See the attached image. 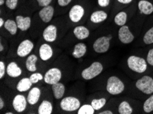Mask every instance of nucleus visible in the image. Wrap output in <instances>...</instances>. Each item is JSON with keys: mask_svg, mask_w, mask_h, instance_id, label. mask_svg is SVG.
I'll return each instance as SVG.
<instances>
[{"mask_svg": "<svg viewBox=\"0 0 153 114\" xmlns=\"http://www.w3.org/2000/svg\"><path fill=\"white\" fill-rule=\"evenodd\" d=\"M108 17L107 13L104 10H96L90 16V21L95 24H98L105 21Z\"/></svg>", "mask_w": 153, "mask_h": 114, "instance_id": "22", "label": "nucleus"}, {"mask_svg": "<svg viewBox=\"0 0 153 114\" xmlns=\"http://www.w3.org/2000/svg\"><path fill=\"white\" fill-rule=\"evenodd\" d=\"M22 69L19 66L17 62H11L7 66L6 74L11 78H18L22 74Z\"/></svg>", "mask_w": 153, "mask_h": 114, "instance_id": "16", "label": "nucleus"}, {"mask_svg": "<svg viewBox=\"0 0 153 114\" xmlns=\"http://www.w3.org/2000/svg\"><path fill=\"white\" fill-rule=\"evenodd\" d=\"M54 51L48 43H43L40 46L39 49V55L40 59L43 62H47L52 57Z\"/></svg>", "mask_w": 153, "mask_h": 114, "instance_id": "13", "label": "nucleus"}, {"mask_svg": "<svg viewBox=\"0 0 153 114\" xmlns=\"http://www.w3.org/2000/svg\"><path fill=\"white\" fill-rule=\"evenodd\" d=\"M113 36L111 34L99 37L94 41L93 44L94 51L97 53H105L109 50L111 46V40H112Z\"/></svg>", "mask_w": 153, "mask_h": 114, "instance_id": "4", "label": "nucleus"}, {"mask_svg": "<svg viewBox=\"0 0 153 114\" xmlns=\"http://www.w3.org/2000/svg\"><path fill=\"white\" fill-rule=\"evenodd\" d=\"M96 110L93 107L91 104H85L80 106L78 109V114H94Z\"/></svg>", "mask_w": 153, "mask_h": 114, "instance_id": "30", "label": "nucleus"}, {"mask_svg": "<svg viewBox=\"0 0 153 114\" xmlns=\"http://www.w3.org/2000/svg\"><path fill=\"white\" fill-rule=\"evenodd\" d=\"M52 90L55 99H62L65 93V85L61 82H58L52 85Z\"/></svg>", "mask_w": 153, "mask_h": 114, "instance_id": "20", "label": "nucleus"}, {"mask_svg": "<svg viewBox=\"0 0 153 114\" xmlns=\"http://www.w3.org/2000/svg\"><path fill=\"white\" fill-rule=\"evenodd\" d=\"M146 61L148 64H149L150 66H153V48L150 49L148 51L146 56Z\"/></svg>", "mask_w": 153, "mask_h": 114, "instance_id": "36", "label": "nucleus"}, {"mask_svg": "<svg viewBox=\"0 0 153 114\" xmlns=\"http://www.w3.org/2000/svg\"><path fill=\"white\" fill-rule=\"evenodd\" d=\"M118 39L124 45H128L133 42L135 36L130 30L128 25H123L118 30Z\"/></svg>", "mask_w": 153, "mask_h": 114, "instance_id": "8", "label": "nucleus"}, {"mask_svg": "<svg viewBox=\"0 0 153 114\" xmlns=\"http://www.w3.org/2000/svg\"><path fill=\"white\" fill-rule=\"evenodd\" d=\"M62 74L61 70L56 67H54V68H51L48 70L46 73L44 74L43 81L46 84L52 85L58 82H60L62 79Z\"/></svg>", "mask_w": 153, "mask_h": 114, "instance_id": "7", "label": "nucleus"}, {"mask_svg": "<svg viewBox=\"0 0 153 114\" xmlns=\"http://www.w3.org/2000/svg\"><path fill=\"white\" fill-rule=\"evenodd\" d=\"M5 107V102H4L2 96L0 97V110H2Z\"/></svg>", "mask_w": 153, "mask_h": 114, "instance_id": "40", "label": "nucleus"}, {"mask_svg": "<svg viewBox=\"0 0 153 114\" xmlns=\"http://www.w3.org/2000/svg\"><path fill=\"white\" fill-rule=\"evenodd\" d=\"M127 66L134 73L142 74L148 69V62L146 60L137 55H131L127 59Z\"/></svg>", "mask_w": 153, "mask_h": 114, "instance_id": "1", "label": "nucleus"}, {"mask_svg": "<svg viewBox=\"0 0 153 114\" xmlns=\"http://www.w3.org/2000/svg\"><path fill=\"white\" fill-rule=\"evenodd\" d=\"M72 0H57L58 4L61 7L68 6Z\"/></svg>", "mask_w": 153, "mask_h": 114, "instance_id": "39", "label": "nucleus"}, {"mask_svg": "<svg viewBox=\"0 0 153 114\" xmlns=\"http://www.w3.org/2000/svg\"><path fill=\"white\" fill-rule=\"evenodd\" d=\"M104 67L101 62H94L89 66L85 68L81 73V76L85 80H91L102 73Z\"/></svg>", "mask_w": 153, "mask_h": 114, "instance_id": "3", "label": "nucleus"}, {"mask_svg": "<svg viewBox=\"0 0 153 114\" xmlns=\"http://www.w3.org/2000/svg\"><path fill=\"white\" fill-rule=\"evenodd\" d=\"M4 27L12 36H15L17 34L19 28L16 21L10 19V18L7 19L5 21V23H4Z\"/></svg>", "mask_w": 153, "mask_h": 114, "instance_id": "26", "label": "nucleus"}, {"mask_svg": "<svg viewBox=\"0 0 153 114\" xmlns=\"http://www.w3.org/2000/svg\"><path fill=\"white\" fill-rule=\"evenodd\" d=\"M6 68L7 66H6L5 62L3 61L0 62V79H2L6 74Z\"/></svg>", "mask_w": 153, "mask_h": 114, "instance_id": "35", "label": "nucleus"}, {"mask_svg": "<svg viewBox=\"0 0 153 114\" xmlns=\"http://www.w3.org/2000/svg\"><path fill=\"white\" fill-rule=\"evenodd\" d=\"M13 107L14 110L17 113H22L25 111L27 107V98L23 94H17L13 98Z\"/></svg>", "mask_w": 153, "mask_h": 114, "instance_id": "11", "label": "nucleus"}, {"mask_svg": "<svg viewBox=\"0 0 153 114\" xmlns=\"http://www.w3.org/2000/svg\"><path fill=\"white\" fill-rule=\"evenodd\" d=\"M5 3L6 1L4 0H0V6H3Z\"/></svg>", "mask_w": 153, "mask_h": 114, "instance_id": "45", "label": "nucleus"}, {"mask_svg": "<svg viewBox=\"0 0 153 114\" xmlns=\"http://www.w3.org/2000/svg\"><path fill=\"white\" fill-rule=\"evenodd\" d=\"M106 103V99L104 98L94 99L91 101V104L96 111H100L103 108Z\"/></svg>", "mask_w": 153, "mask_h": 114, "instance_id": "29", "label": "nucleus"}, {"mask_svg": "<svg viewBox=\"0 0 153 114\" xmlns=\"http://www.w3.org/2000/svg\"><path fill=\"white\" fill-rule=\"evenodd\" d=\"M41 96V91L38 87H33L29 90L27 96V103L30 105H35Z\"/></svg>", "mask_w": 153, "mask_h": 114, "instance_id": "15", "label": "nucleus"}, {"mask_svg": "<svg viewBox=\"0 0 153 114\" xmlns=\"http://www.w3.org/2000/svg\"><path fill=\"white\" fill-rule=\"evenodd\" d=\"M106 90L108 94L116 96L124 91L125 84L118 76H111L106 81Z\"/></svg>", "mask_w": 153, "mask_h": 114, "instance_id": "2", "label": "nucleus"}, {"mask_svg": "<svg viewBox=\"0 0 153 114\" xmlns=\"http://www.w3.org/2000/svg\"><path fill=\"white\" fill-rule=\"evenodd\" d=\"M117 1L122 4H131L133 1V0H117Z\"/></svg>", "mask_w": 153, "mask_h": 114, "instance_id": "41", "label": "nucleus"}, {"mask_svg": "<svg viewBox=\"0 0 153 114\" xmlns=\"http://www.w3.org/2000/svg\"><path fill=\"white\" fill-rule=\"evenodd\" d=\"M43 79L44 75H43V74L40 73H36V72L32 73L31 75L30 76V79L31 80L32 83H33V84H36V83L39 82V81H43Z\"/></svg>", "mask_w": 153, "mask_h": 114, "instance_id": "33", "label": "nucleus"}, {"mask_svg": "<svg viewBox=\"0 0 153 114\" xmlns=\"http://www.w3.org/2000/svg\"><path fill=\"white\" fill-rule=\"evenodd\" d=\"M128 19V15L127 13L124 11H121L118 13L114 18V22L118 26L121 27L126 25Z\"/></svg>", "mask_w": 153, "mask_h": 114, "instance_id": "27", "label": "nucleus"}, {"mask_svg": "<svg viewBox=\"0 0 153 114\" xmlns=\"http://www.w3.org/2000/svg\"><path fill=\"white\" fill-rule=\"evenodd\" d=\"M138 9L140 13L150 15L153 13V4L147 0H140L138 2Z\"/></svg>", "mask_w": 153, "mask_h": 114, "instance_id": "21", "label": "nucleus"}, {"mask_svg": "<svg viewBox=\"0 0 153 114\" xmlns=\"http://www.w3.org/2000/svg\"><path fill=\"white\" fill-rule=\"evenodd\" d=\"M38 61V57L36 55L31 54L27 57L25 60V66L27 71L30 72V73H34L36 71V62Z\"/></svg>", "mask_w": 153, "mask_h": 114, "instance_id": "24", "label": "nucleus"}, {"mask_svg": "<svg viewBox=\"0 0 153 114\" xmlns=\"http://www.w3.org/2000/svg\"><path fill=\"white\" fill-rule=\"evenodd\" d=\"M85 13V10L82 6L80 4H75L71 7L69 12V18L74 23L80 22L83 18Z\"/></svg>", "mask_w": 153, "mask_h": 114, "instance_id": "10", "label": "nucleus"}, {"mask_svg": "<svg viewBox=\"0 0 153 114\" xmlns=\"http://www.w3.org/2000/svg\"><path fill=\"white\" fill-rule=\"evenodd\" d=\"M143 42L145 45H147L153 44V27L148 29L143 35Z\"/></svg>", "mask_w": 153, "mask_h": 114, "instance_id": "32", "label": "nucleus"}, {"mask_svg": "<svg viewBox=\"0 0 153 114\" xmlns=\"http://www.w3.org/2000/svg\"><path fill=\"white\" fill-rule=\"evenodd\" d=\"M58 37V29L56 25L51 24L48 25L43 32V38L48 43H54Z\"/></svg>", "mask_w": 153, "mask_h": 114, "instance_id": "12", "label": "nucleus"}, {"mask_svg": "<svg viewBox=\"0 0 153 114\" xmlns=\"http://www.w3.org/2000/svg\"><path fill=\"white\" fill-rule=\"evenodd\" d=\"M118 113L120 114H132L133 113V109L128 102L124 101L118 106Z\"/></svg>", "mask_w": 153, "mask_h": 114, "instance_id": "28", "label": "nucleus"}, {"mask_svg": "<svg viewBox=\"0 0 153 114\" xmlns=\"http://www.w3.org/2000/svg\"><path fill=\"white\" fill-rule=\"evenodd\" d=\"M87 52V46L84 43H78L74 46L72 56L76 59L84 57Z\"/></svg>", "mask_w": 153, "mask_h": 114, "instance_id": "19", "label": "nucleus"}, {"mask_svg": "<svg viewBox=\"0 0 153 114\" xmlns=\"http://www.w3.org/2000/svg\"><path fill=\"white\" fill-rule=\"evenodd\" d=\"M34 47V43L29 39H25L21 42L17 49V55L19 57H27L30 54Z\"/></svg>", "mask_w": 153, "mask_h": 114, "instance_id": "9", "label": "nucleus"}, {"mask_svg": "<svg viewBox=\"0 0 153 114\" xmlns=\"http://www.w3.org/2000/svg\"><path fill=\"white\" fill-rule=\"evenodd\" d=\"M98 114H113V112L111 110H104L100 111Z\"/></svg>", "mask_w": 153, "mask_h": 114, "instance_id": "42", "label": "nucleus"}, {"mask_svg": "<svg viewBox=\"0 0 153 114\" xmlns=\"http://www.w3.org/2000/svg\"><path fill=\"white\" fill-rule=\"evenodd\" d=\"M5 114H13L14 113H13L12 111H7V112H6V113H4Z\"/></svg>", "mask_w": 153, "mask_h": 114, "instance_id": "46", "label": "nucleus"}, {"mask_svg": "<svg viewBox=\"0 0 153 114\" xmlns=\"http://www.w3.org/2000/svg\"><path fill=\"white\" fill-rule=\"evenodd\" d=\"M4 50V47L3 46V44H2V43L1 42V43H0V51L2 52Z\"/></svg>", "mask_w": 153, "mask_h": 114, "instance_id": "44", "label": "nucleus"}, {"mask_svg": "<svg viewBox=\"0 0 153 114\" xmlns=\"http://www.w3.org/2000/svg\"><path fill=\"white\" fill-rule=\"evenodd\" d=\"M32 85L33 83L30 79V77H24L18 81L16 88L18 92H25L31 89Z\"/></svg>", "mask_w": 153, "mask_h": 114, "instance_id": "23", "label": "nucleus"}, {"mask_svg": "<svg viewBox=\"0 0 153 114\" xmlns=\"http://www.w3.org/2000/svg\"><path fill=\"white\" fill-rule=\"evenodd\" d=\"M37 3H38L39 6L42 7H45L50 5V4L52 3V0H36Z\"/></svg>", "mask_w": 153, "mask_h": 114, "instance_id": "37", "label": "nucleus"}, {"mask_svg": "<svg viewBox=\"0 0 153 114\" xmlns=\"http://www.w3.org/2000/svg\"><path fill=\"white\" fill-rule=\"evenodd\" d=\"M19 29L22 32L27 31L31 26V18L30 17H24L23 16L18 15L15 18Z\"/></svg>", "mask_w": 153, "mask_h": 114, "instance_id": "18", "label": "nucleus"}, {"mask_svg": "<svg viewBox=\"0 0 153 114\" xmlns=\"http://www.w3.org/2000/svg\"><path fill=\"white\" fill-rule=\"evenodd\" d=\"M73 34L78 40H83L89 36L90 31L87 27L84 26V25H78V26L74 27L73 29Z\"/></svg>", "mask_w": 153, "mask_h": 114, "instance_id": "17", "label": "nucleus"}, {"mask_svg": "<svg viewBox=\"0 0 153 114\" xmlns=\"http://www.w3.org/2000/svg\"><path fill=\"white\" fill-rule=\"evenodd\" d=\"M98 4L102 8H106L109 6L110 0H98Z\"/></svg>", "mask_w": 153, "mask_h": 114, "instance_id": "38", "label": "nucleus"}, {"mask_svg": "<svg viewBox=\"0 0 153 114\" xmlns=\"http://www.w3.org/2000/svg\"><path fill=\"white\" fill-rule=\"evenodd\" d=\"M19 0H6V6L10 10H15L17 7Z\"/></svg>", "mask_w": 153, "mask_h": 114, "instance_id": "34", "label": "nucleus"}, {"mask_svg": "<svg viewBox=\"0 0 153 114\" xmlns=\"http://www.w3.org/2000/svg\"><path fill=\"white\" fill-rule=\"evenodd\" d=\"M135 87L146 95L153 94V78L149 75H144L136 81Z\"/></svg>", "mask_w": 153, "mask_h": 114, "instance_id": "5", "label": "nucleus"}, {"mask_svg": "<svg viewBox=\"0 0 153 114\" xmlns=\"http://www.w3.org/2000/svg\"><path fill=\"white\" fill-rule=\"evenodd\" d=\"M54 15V8L52 6L43 7L39 12V16L41 21L45 23H48L52 21Z\"/></svg>", "mask_w": 153, "mask_h": 114, "instance_id": "14", "label": "nucleus"}, {"mask_svg": "<svg viewBox=\"0 0 153 114\" xmlns=\"http://www.w3.org/2000/svg\"><path fill=\"white\" fill-rule=\"evenodd\" d=\"M80 107V101L77 97L69 96L63 97L60 102V107L63 111L74 112Z\"/></svg>", "mask_w": 153, "mask_h": 114, "instance_id": "6", "label": "nucleus"}, {"mask_svg": "<svg viewBox=\"0 0 153 114\" xmlns=\"http://www.w3.org/2000/svg\"><path fill=\"white\" fill-rule=\"evenodd\" d=\"M143 111L146 113H151L153 111V94L146 100L143 104Z\"/></svg>", "mask_w": 153, "mask_h": 114, "instance_id": "31", "label": "nucleus"}, {"mask_svg": "<svg viewBox=\"0 0 153 114\" xmlns=\"http://www.w3.org/2000/svg\"><path fill=\"white\" fill-rule=\"evenodd\" d=\"M53 111L52 103L48 100H44L39 104L38 107L39 114H51Z\"/></svg>", "mask_w": 153, "mask_h": 114, "instance_id": "25", "label": "nucleus"}, {"mask_svg": "<svg viewBox=\"0 0 153 114\" xmlns=\"http://www.w3.org/2000/svg\"><path fill=\"white\" fill-rule=\"evenodd\" d=\"M4 23H5V21L3 19V18H0V27H3L4 25Z\"/></svg>", "mask_w": 153, "mask_h": 114, "instance_id": "43", "label": "nucleus"}]
</instances>
